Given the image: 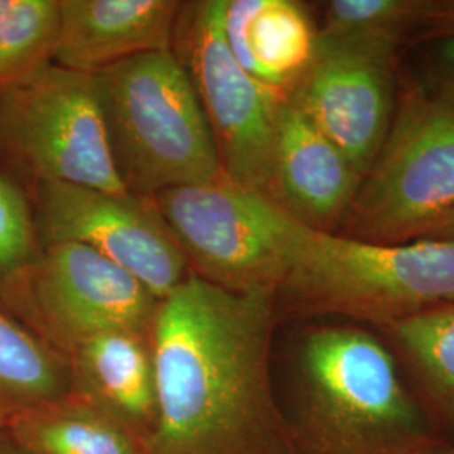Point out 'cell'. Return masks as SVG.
Returning a JSON list of instances; mask_svg holds the SVG:
<instances>
[{
    "label": "cell",
    "mask_w": 454,
    "mask_h": 454,
    "mask_svg": "<svg viewBox=\"0 0 454 454\" xmlns=\"http://www.w3.org/2000/svg\"><path fill=\"white\" fill-rule=\"evenodd\" d=\"M424 88L454 105V35L442 37L436 44L431 84Z\"/></svg>",
    "instance_id": "7402d4cb"
},
{
    "label": "cell",
    "mask_w": 454,
    "mask_h": 454,
    "mask_svg": "<svg viewBox=\"0 0 454 454\" xmlns=\"http://www.w3.org/2000/svg\"><path fill=\"white\" fill-rule=\"evenodd\" d=\"M0 454H33L22 446H19L14 439L9 436V433L4 429L0 431Z\"/></svg>",
    "instance_id": "d4e9b609"
},
{
    "label": "cell",
    "mask_w": 454,
    "mask_h": 454,
    "mask_svg": "<svg viewBox=\"0 0 454 454\" xmlns=\"http://www.w3.org/2000/svg\"><path fill=\"white\" fill-rule=\"evenodd\" d=\"M442 454H454V446H450Z\"/></svg>",
    "instance_id": "4316f807"
},
{
    "label": "cell",
    "mask_w": 454,
    "mask_h": 454,
    "mask_svg": "<svg viewBox=\"0 0 454 454\" xmlns=\"http://www.w3.org/2000/svg\"><path fill=\"white\" fill-rule=\"evenodd\" d=\"M71 395L67 358L0 315V404L19 412Z\"/></svg>",
    "instance_id": "ac0fdd59"
},
{
    "label": "cell",
    "mask_w": 454,
    "mask_h": 454,
    "mask_svg": "<svg viewBox=\"0 0 454 454\" xmlns=\"http://www.w3.org/2000/svg\"><path fill=\"white\" fill-rule=\"evenodd\" d=\"M294 454H442V441L395 356L356 325L315 326L294 358Z\"/></svg>",
    "instance_id": "7a4b0ae2"
},
{
    "label": "cell",
    "mask_w": 454,
    "mask_h": 454,
    "mask_svg": "<svg viewBox=\"0 0 454 454\" xmlns=\"http://www.w3.org/2000/svg\"><path fill=\"white\" fill-rule=\"evenodd\" d=\"M0 135L43 182L130 194L114 163L93 74L49 63L4 88Z\"/></svg>",
    "instance_id": "52a82bcc"
},
{
    "label": "cell",
    "mask_w": 454,
    "mask_h": 454,
    "mask_svg": "<svg viewBox=\"0 0 454 454\" xmlns=\"http://www.w3.org/2000/svg\"><path fill=\"white\" fill-rule=\"evenodd\" d=\"M71 395L148 442L157 427V384L150 333L110 332L67 356Z\"/></svg>",
    "instance_id": "5bb4252c"
},
{
    "label": "cell",
    "mask_w": 454,
    "mask_h": 454,
    "mask_svg": "<svg viewBox=\"0 0 454 454\" xmlns=\"http://www.w3.org/2000/svg\"><path fill=\"white\" fill-rule=\"evenodd\" d=\"M59 33V2L0 0V88L49 65Z\"/></svg>",
    "instance_id": "ffe728a7"
},
{
    "label": "cell",
    "mask_w": 454,
    "mask_h": 454,
    "mask_svg": "<svg viewBox=\"0 0 454 454\" xmlns=\"http://www.w3.org/2000/svg\"><path fill=\"white\" fill-rule=\"evenodd\" d=\"M5 431L33 454H148L142 439L74 395L14 412Z\"/></svg>",
    "instance_id": "2e32d148"
},
{
    "label": "cell",
    "mask_w": 454,
    "mask_h": 454,
    "mask_svg": "<svg viewBox=\"0 0 454 454\" xmlns=\"http://www.w3.org/2000/svg\"><path fill=\"white\" fill-rule=\"evenodd\" d=\"M397 49L326 43L293 88V103L364 177L384 145L395 112Z\"/></svg>",
    "instance_id": "8fae6325"
},
{
    "label": "cell",
    "mask_w": 454,
    "mask_h": 454,
    "mask_svg": "<svg viewBox=\"0 0 454 454\" xmlns=\"http://www.w3.org/2000/svg\"><path fill=\"white\" fill-rule=\"evenodd\" d=\"M12 414H14V412H12L11 409H7V407L0 404V431H4V429L7 427V422H9Z\"/></svg>",
    "instance_id": "484cf974"
},
{
    "label": "cell",
    "mask_w": 454,
    "mask_h": 454,
    "mask_svg": "<svg viewBox=\"0 0 454 454\" xmlns=\"http://www.w3.org/2000/svg\"><path fill=\"white\" fill-rule=\"evenodd\" d=\"M276 294L187 275L150 330L157 427L148 454H294L270 371Z\"/></svg>",
    "instance_id": "6da1fadb"
},
{
    "label": "cell",
    "mask_w": 454,
    "mask_h": 454,
    "mask_svg": "<svg viewBox=\"0 0 454 454\" xmlns=\"http://www.w3.org/2000/svg\"><path fill=\"white\" fill-rule=\"evenodd\" d=\"M418 239H441V241H454V209L446 212L444 215L433 221L419 234Z\"/></svg>",
    "instance_id": "cb8c5ba5"
},
{
    "label": "cell",
    "mask_w": 454,
    "mask_h": 454,
    "mask_svg": "<svg viewBox=\"0 0 454 454\" xmlns=\"http://www.w3.org/2000/svg\"><path fill=\"white\" fill-rule=\"evenodd\" d=\"M281 290L301 313L380 330L454 303V241L384 244L309 227Z\"/></svg>",
    "instance_id": "277c9868"
},
{
    "label": "cell",
    "mask_w": 454,
    "mask_h": 454,
    "mask_svg": "<svg viewBox=\"0 0 454 454\" xmlns=\"http://www.w3.org/2000/svg\"><path fill=\"white\" fill-rule=\"evenodd\" d=\"M412 377L433 422L454 431V303L382 328Z\"/></svg>",
    "instance_id": "e0dca14e"
},
{
    "label": "cell",
    "mask_w": 454,
    "mask_h": 454,
    "mask_svg": "<svg viewBox=\"0 0 454 454\" xmlns=\"http://www.w3.org/2000/svg\"><path fill=\"white\" fill-rule=\"evenodd\" d=\"M427 24L442 37L454 35V2H436Z\"/></svg>",
    "instance_id": "603a6c76"
},
{
    "label": "cell",
    "mask_w": 454,
    "mask_h": 454,
    "mask_svg": "<svg viewBox=\"0 0 454 454\" xmlns=\"http://www.w3.org/2000/svg\"><path fill=\"white\" fill-rule=\"evenodd\" d=\"M93 76L114 163L130 194L224 176L194 84L172 49L133 56Z\"/></svg>",
    "instance_id": "3957f363"
},
{
    "label": "cell",
    "mask_w": 454,
    "mask_h": 454,
    "mask_svg": "<svg viewBox=\"0 0 454 454\" xmlns=\"http://www.w3.org/2000/svg\"><path fill=\"white\" fill-rule=\"evenodd\" d=\"M362 176L294 103L278 108L271 199L296 221L333 232L345 224Z\"/></svg>",
    "instance_id": "7c38bea8"
},
{
    "label": "cell",
    "mask_w": 454,
    "mask_h": 454,
    "mask_svg": "<svg viewBox=\"0 0 454 454\" xmlns=\"http://www.w3.org/2000/svg\"><path fill=\"white\" fill-rule=\"evenodd\" d=\"M39 226L48 244L78 243L127 270L162 301L185 279V254L155 211L133 194L43 182Z\"/></svg>",
    "instance_id": "30bf717a"
},
{
    "label": "cell",
    "mask_w": 454,
    "mask_h": 454,
    "mask_svg": "<svg viewBox=\"0 0 454 454\" xmlns=\"http://www.w3.org/2000/svg\"><path fill=\"white\" fill-rule=\"evenodd\" d=\"M31 249V219L22 194L0 179V270H14Z\"/></svg>",
    "instance_id": "44dd1931"
},
{
    "label": "cell",
    "mask_w": 454,
    "mask_h": 454,
    "mask_svg": "<svg viewBox=\"0 0 454 454\" xmlns=\"http://www.w3.org/2000/svg\"><path fill=\"white\" fill-rule=\"evenodd\" d=\"M226 0L197 2L185 27V63L226 179L271 197L278 108L283 95L251 78L227 46Z\"/></svg>",
    "instance_id": "ba28073f"
},
{
    "label": "cell",
    "mask_w": 454,
    "mask_h": 454,
    "mask_svg": "<svg viewBox=\"0 0 454 454\" xmlns=\"http://www.w3.org/2000/svg\"><path fill=\"white\" fill-rule=\"evenodd\" d=\"M434 5L426 0H332L317 39L399 49L407 34L427 26Z\"/></svg>",
    "instance_id": "d6986e66"
},
{
    "label": "cell",
    "mask_w": 454,
    "mask_h": 454,
    "mask_svg": "<svg viewBox=\"0 0 454 454\" xmlns=\"http://www.w3.org/2000/svg\"><path fill=\"white\" fill-rule=\"evenodd\" d=\"M29 301L49 345L65 357L101 333H150L160 305L127 270L78 243L49 244Z\"/></svg>",
    "instance_id": "9c48e42d"
},
{
    "label": "cell",
    "mask_w": 454,
    "mask_h": 454,
    "mask_svg": "<svg viewBox=\"0 0 454 454\" xmlns=\"http://www.w3.org/2000/svg\"><path fill=\"white\" fill-rule=\"evenodd\" d=\"M453 209L454 105L424 86L411 88L360 180L343 236L407 243Z\"/></svg>",
    "instance_id": "8992f818"
},
{
    "label": "cell",
    "mask_w": 454,
    "mask_h": 454,
    "mask_svg": "<svg viewBox=\"0 0 454 454\" xmlns=\"http://www.w3.org/2000/svg\"><path fill=\"white\" fill-rule=\"evenodd\" d=\"M152 197L199 276L236 292H279L309 229L271 197L224 176Z\"/></svg>",
    "instance_id": "5b68a950"
},
{
    "label": "cell",
    "mask_w": 454,
    "mask_h": 454,
    "mask_svg": "<svg viewBox=\"0 0 454 454\" xmlns=\"http://www.w3.org/2000/svg\"><path fill=\"white\" fill-rule=\"evenodd\" d=\"M180 2L61 0L54 65L84 74L170 48Z\"/></svg>",
    "instance_id": "4fadbf2b"
},
{
    "label": "cell",
    "mask_w": 454,
    "mask_h": 454,
    "mask_svg": "<svg viewBox=\"0 0 454 454\" xmlns=\"http://www.w3.org/2000/svg\"><path fill=\"white\" fill-rule=\"evenodd\" d=\"M223 27L244 71L283 97L305 74L317 51L309 14L292 0H226Z\"/></svg>",
    "instance_id": "9a60e30c"
}]
</instances>
